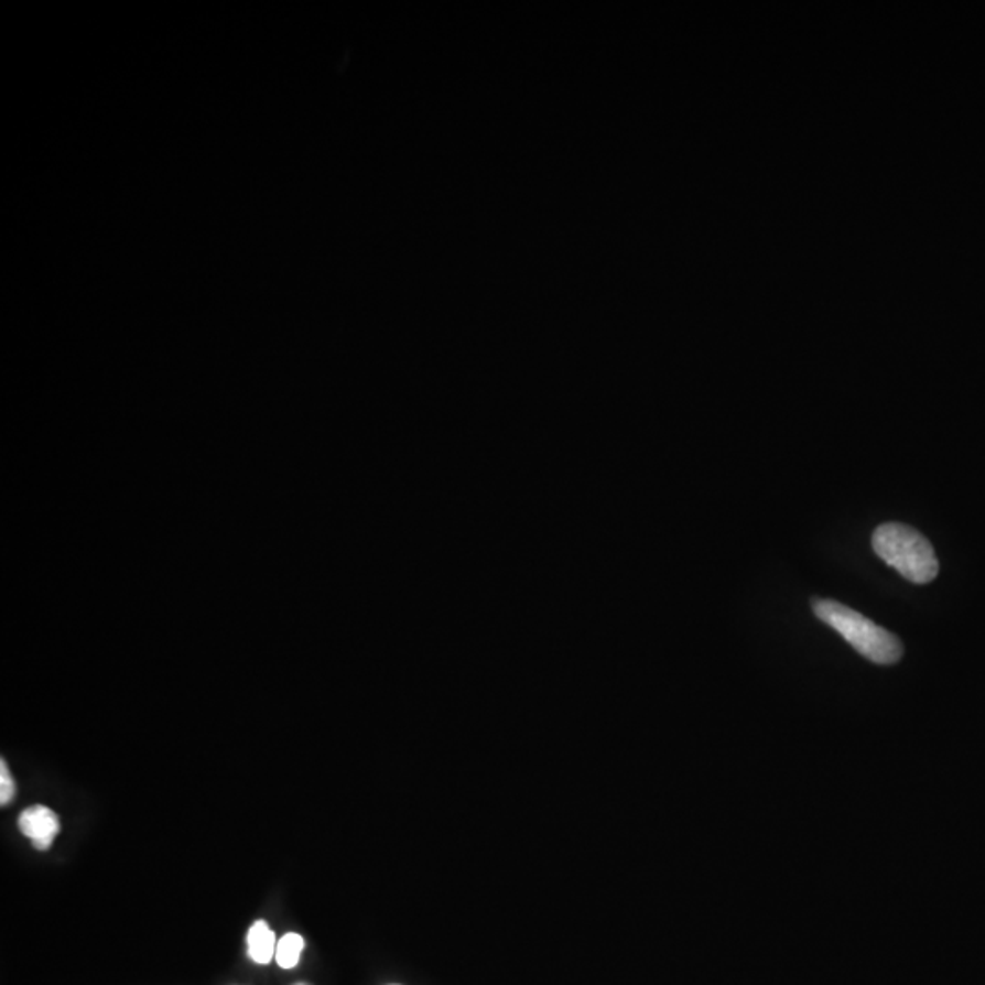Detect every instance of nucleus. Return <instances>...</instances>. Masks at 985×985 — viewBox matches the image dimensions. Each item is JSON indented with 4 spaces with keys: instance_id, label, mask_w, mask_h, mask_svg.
Wrapping results in <instances>:
<instances>
[{
    "instance_id": "nucleus-1",
    "label": "nucleus",
    "mask_w": 985,
    "mask_h": 985,
    "mask_svg": "<svg viewBox=\"0 0 985 985\" xmlns=\"http://www.w3.org/2000/svg\"><path fill=\"white\" fill-rule=\"evenodd\" d=\"M812 611L832 630H836L851 647L876 664H895L903 657L900 639L836 600L814 599Z\"/></svg>"
},
{
    "instance_id": "nucleus-2",
    "label": "nucleus",
    "mask_w": 985,
    "mask_h": 985,
    "mask_svg": "<svg viewBox=\"0 0 985 985\" xmlns=\"http://www.w3.org/2000/svg\"><path fill=\"white\" fill-rule=\"evenodd\" d=\"M873 550L881 561L895 567L901 577L914 584H928L940 572L931 542L911 526L887 522L873 533Z\"/></svg>"
},
{
    "instance_id": "nucleus-3",
    "label": "nucleus",
    "mask_w": 985,
    "mask_h": 985,
    "mask_svg": "<svg viewBox=\"0 0 985 985\" xmlns=\"http://www.w3.org/2000/svg\"><path fill=\"white\" fill-rule=\"evenodd\" d=\"M19 829L30 837L37 851H48L61 832V821L52 809L44 805L28 807L19 816Z\"/></svg>"
},
{
    "instance_id": "nucleus-4",
    "label": "nucleus",
    "mask_w": 985,
    "mask_h": 985,
    "mask_svg": "<svg viewBox=\"0 0 985 985\" xmlns=\"http://www.w3.org/2000/svg\"><path fill=\"white\" fill-rule=\"evenodd\" d=\"M275 948L278 940L269 923L263 920L252 923L247 934V953L250 960L260 965L271 964V960L275 956Z\"/></svg>"
},
{
    "instance_id": "nucleus-5",
    "label": "nucleus",
    "mask_w": 985,
    "mask_h": 985,
    "mask_svg": "<svg viewBox=\"0 0 985 985\" xmlns=\"http://www.w3.org/2000/svg\"><path fill=\"white\" fill-rule=\"evenodd\" d=\"M303 949H305V940L297 932H286L285 937L278 940L275 948V962L281 970H294L300 960H302Z\"/></svg>"
},
{
    "instance_id": "nucleus-6",
    "label": "nucleus",
    "mask_w": 985,
    "mask_h": 985,
    "mask_svg": "<svg viewBox=\"0 0 985 985\" xmlns=\"http://www.w3.org/2000/svg\"><path fill=\"white\" fill-rule=\"evenodd\" d=\"M15 781L11 778L10 768L4 759L0 764V805L4 807L15 798Z\"/></svg>"
},
{
    "instance_id": "nucleus-7",
    "label": "nucleus",
    "mask_w": 985,
    "mask_h": 985,
    "mask_svg": "<svg viewBox=\"0 0 985 985\" xmlns=\"http://www.w3.org/2000/svg\"><path fill=\"white\" fill-rule=\"evenodd\" d=\"M294 985H309V984H294Z\"/></svg>"
}]
</instances>
